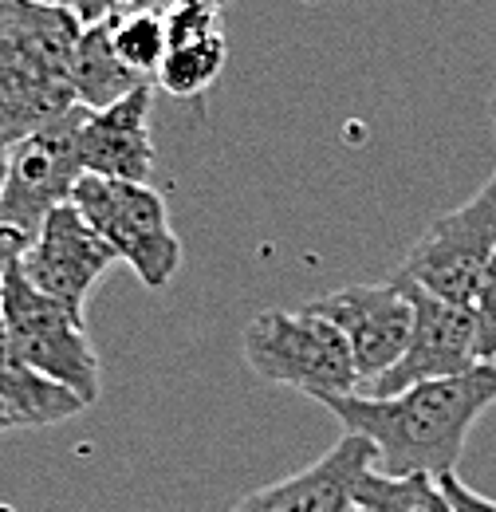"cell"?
Instances as JSON below:
<instances>
[{
    "instance_id": "cell-13",
    "label": "cell",
    "mask_w": 496,
    "mask_h": 512,
    "mask_svg": "<svg viewBox=\"0 0 496 512\" xmlns=\"http://www.w3.org/2000/svg\"><path fill=\"white\" fill-rule=\"evenodd\" d=\"M0 402L16 414L20 426H56V422H67V418L87 410L71 390H63L60 383L44 379L16 351L4 320H0Z\"/></svg>"
},
{
    "instance_id": "cell-7",
    "label": "cell",
    "mask_w": 496,
    "mask_h": 512,
    "mask_svg": "<svg viewBox=\"0 0 496 512\" xmlns=\"http://www.w3.org/2000/svg\"><path fill=\"white\" fill-rule=\"evenodd\" d=\"M87 119V107H71L56 123L28 134L8 150L0 162V225L16 229L20 237H36L40 225L60 209L71 205V193L83 178L79 158V127Z\"/></svg>"
},
{
    "instance_id": "cell-18",
    "label": "cell",
    "mask_w": 496,
    "mask_h": 512,
    "mask_svg": "<svg viewBox=\"0 0 496 512\" xmlns=\"http://www.w3.org/2000/svg\"><path fill=\"white\" fill-rule=\"evenodd\" d=\"M473 316H477V335H481V359L496 363V253L473 296Z\"/></svg>"
},
{
    "instance_id": "cell-5",
    "label": "cell",
    "mask_w": 496,
    "mask_h": 512,
    "mask_svg": "<svg viewBox=\"0 0 496 512\" xmlns=\"http://www.w3.org/2000/svg\"><path fill=\"white\" fill-rule=\"evenodd\" d=\"M0 320L8 327L16 351L52 383L71 390L83 406H91L103 390L99 355L87 339V323H79L52 296H44L24 272L20 260L8 268L0 284Z\"/></svg>"
},
{
    "instance_id": "cell-2",
    "label": "cell",
    "mask_w": 496,
    "mask_h": 512,
    "mask_svg": "<svg viewBox=\"0 0 496 512\" xmlns=\"http://www.w3.org/2000/svg\"><path fill=\"white\" fill-rule=\"evenodd\" d=\"M83 24L44 0H0V162L75 107L71 56Z\"/></svg>"
},
{
    "instance_id": "cell-8",
    "label": "cell",
    "mask_w": 496,
    "mask_h": 512,
    "mask_svg": "<svg viewBox=\"0 0 496 512\" xmlns=\"http://www.w3.org/2000/svg\"><path fill=\"white\" fill-rule=\"evenodd\" d=\"M410 308H414V323H410V339L406 351L398 355V363L378 375L374 383L363 386L367 398H394L402 390L430 379H449V375H465L473 371L481 359V335H477V316L473 308L461 304H445L430 292H422L418 284H410L406 276H398Z\"/></svg>"
},
{
    "instance_id": "cell-22",
    "label": "cell",
    "mask_w": 496,
    "mask_h": 512,
    "mask_svg": "<svg viewBox=\"0 0 496 512\" xmlns=\"http://www.w3.org/2000/svg\"><path fill=\"white\" fill-rule=\"evenodd\" d=\"M178 4H186V0H130L126 8H154V12H170V8H178ZM221 4H229V0H221Z\"/></svg>"
},
{
    "instance_id": "cell-14",
    "label": "cell",
    "mask_w": 496,
    "mask_h": 512,
    "mask_svg": "<svg viewBox=\"0 0 496 512\" xmlns=\"http://www.w3.org/2000/svg\"><path fill=\"white\" fill-rule=\"evenodd\" d=\"M138 87H154V83L138 79L119 60V52L111 44V20L83 28L79 32V44H75V56H71V91H75V103L87 107V111H103V107L126 99Z\"/></svg>"
},
{
    "instance_id": "cell-6",
    "label": "cell",
    "mask_w": 496,
    "mask_h": 512,
    "mask_svg": "<svg viewBox=\"0 0 496 512\" xmlns=\"http://www.w3.org/2000/svg\"><path fill=\"white\" fill-rule=\"evenodd\" d=\"M496 253V170L493 178L461 201L457 209L434 217L414 249L406 253L398 276L418 284L445 304L473 308V296L485 280V268Z\"/></svg>"
},
{
    "instance_id": "cell-17",
    "label": "cell",
    "mask_w": 496,
    "mask_h": 512,
    "mask_svg": "<svg viewBox=\"0 0 496 512\" xmlns=\"http://www.w3.org/2000/svg\"><path fill=\"white\" fill-rule=\"evenodd\" d=\"M355 509L363 512H453L437 477L430 473H406L386 477L378 469H367L355 485Z\"/></svg>"
},
{
    "instance_id": "cell-9",
    "label": "cell",
    "mask_w": 496,
    "mask_h": 512,
    "mask_svg": "<svg viewBox=\"0 0 496 512\" xmlns=\"http://www.w3.org/2000/svg\"><path fill=\"white\" fill-rule=\"evenodd\" d=\"M308 308L319 312L347 339L363 386L374 383L378 375H386L398 363V355L406 351V339H410V323H414V308H410L398 276L386 284H351V288L327 292L319 300H308Z\"/></svg>"
},
{
    "instance_id": "cell-19",
    "label": "cell",
    "mask_w": 496,
    "mask_h": 512,
    "mask_svg": "<svg viewBox=\"0 0 496 512\" xmlns=\"http://www.w3.org/2000/svg\"><path fill=\"white\" fill-rule=\"evenodd\" d=\"M437 485H441V493H445V501H449L453 512H496V501L481 497L477 489H469L457 473H441Z\"/></svg>"
},
{
    "instance_id": "cell-25",
    "label": "cell",
    "mask_w": 496,
    "mask_h": 512,
    "mask_svg": "<svg viewBox=\"0 0 496 512\" xmlns=\"http://www.w3.org/2000/svg\"><path fill=\"white\" fill-rule=\"evenodd\" d=\"M351 512H363V509H351Z\"/></svg>"
},
{
    "instance_id": "cell-20",
    "label": "cell",
    "mask_w": 496,
    "mask_h": 512,
    "mask_svg": "<svg viewBox=\"0 0 496 512\" xmlns=\"http://www.w3.org/2000/svg\"><path fill=\"white\" fill-rule=\"evenodd\" d=\"M44 4H56L63 12H71L83 28H91V24H103V20H111L115 12H123L130 0H44Z\"/></svg>"
},
{
    "instance_id": "cell-21",
    "label": "cell",
    "mask_w": 496,
    "mask_h": 512,
    "mask_svg": "<svg viewBox=\"0 0 496 512\" xmlns=\"http://www.w3.org/2000/svg\"><path fill=\"white\" fill-rule=\"evenodd\" d=\"M24 249H28V237H20L16 229H4V225H0V284H4L8 268L20 260Z\"/></svg>"
},
{
    "instance_id": "cell-1",
    "label": "cell",
    "mask_w": 496,
    "mask_h": 512,
    "mask_svg": "<svg viewBox=\"0 0 496 512\" xmlns=\"http://www.w3.org/2000/svg\"><path fill=\"white\" fill-rule=\"evenodd\" d=\"M319 406H327L343 422V434H359L371 442L378 473L441 477L457 473L469 430L489 406H496V363H477L465 375L418 383L394 398L335 394Z\"/></svg>"
},
{
    "instance_id": "cell-15",
    "label": "cell",
    "mask_w": 496,
    "mask_h": 512,
    "mask_svg": "<svg viewBox=\"0 0 496 512\" xmlns=\"http://www.w3.org/2000/svg\"><path fill=\"white\" fill-rule=\"evenodd\" d=\"M229 48H225V32L201 36V40H182L166 48V60L158 67V87L174 99H201L225 71Z\"/></svg>"
},
{
    "instance_id": "cell-4",
    "label": "cell",
    "mask_w": 496,
    "mask_h": 512,
    "mask_svg": "<svg viewBox=\"0 0 496 512\" xmlns=\"http://www.w3.org/2000/svg\"><path fill=\"white\" fill-rule=\"evenodd\" d=\"M71 205L103 237V245L123 260L146 288H166L182 268V241L170 225L166 201L154 186L111 182L83 174Z\"/></svg>"
},
{
    "instance_id": "cell-3",
    "label": "cell",
    "mask_w": 496,
    "mask_h": 512,
    "mask_svg": "<svg viewBox=\"0 0 496 512\" xmlns=\"http://www.w3.org/2000/svg\"><path fill=\"white\" fill-rule=\"evenodd\" d=\"M248 371L272 386H292L315 402L335 394H359V371L347 339L304 308H268L245 327L241 339Z\"/></svg>"
},
{
    "instance_id": "cell-16",
    "label": "cell",
    "mask_w": 496,
    "mask_h": 512,
    "mask_svg": "<svg viewBox=\"0 0 496 512\" xmlns=\"http://www.w3.org/2000/svg\"><path fill=\"white\" fill-rule=\"evenodd\" d=\"M111 44L138 79L154 83L158 67L166 60L170 32H166V12L154 8H123L111 16Z\"/></svg>"
},
{
    "instance_id": "cell-12",
    "label": "cell",
    "mask_w": 496,
    "mask_h": 512,
    "mask_svg": "<svg viewBox=\"0 0 496 512\" xmlns=\"http://www.w3.org/2000/svg\"><path fill=\"white\" fill-rule=\"evenodd\" d=\"M150 107H154V87H138L103 111H87L79 127L83 174L150 186V174H154Z\"/></svg>"
},
{
    "instance_id": "cell-10",
    "label": "cell",
    "mask_w": 496,
    "mask_h": 512,
    "mask_svg": "<svg viewBox=\"0 0 496 512\" xmlns=\"http://www.w3.org/2000/svg\"><path fill=\"white\" fill-rule=\"evenodd\" d=\"M111 264L115 253L103 245V237L83 221L75 205H60L20 253V272L79 323H87L91 288L107 276Z\"/></svg>"
},
{
    "instance_id": "cell-11",
    "label": "cell",
    "mask_w": 496,
    "mask_h": 512,
    "mask_svg": "<svg viewBox=\"0 0 496 512\" xmlns=\"http://www.w3.org/2000/svg\"><path fill=\"white\" fill-rule=\"evenodd\" d=\"M374 449L359 434H343L315 465L241 497L229 512H351L355 485L371 469Z\"/></svg>"
},
{
    "instance_id": "cell-23",
    "label": "cell",
    "mask_w": 496,
    "mask_h": 512,
    "mask_svg": "<svg viewBox=\"0 0 496 512\" xmlns=\"http://www.w3.org/2000/svg\"><path fill=\"white\" fill-rule=\"evenodd\" d=\"M8 430H20V422H16V414L0 402V434H8Z\"/></svg>"
},
{
    "instance_id": "cell-24",
    "label": "cell",
    "mask_w": 496,
    "mask_h": 512,
    "mask_svg": "<svg viewBox=\"0 0 496 512\" xmlns=\"http://www.w3.org/2000/svg\"><path fill=\"white\" fill-rule=\"evenodd\" d=\"M489 119H493V134H496V91H493V99H489Z\"/></svg>"
}]
</instances>
